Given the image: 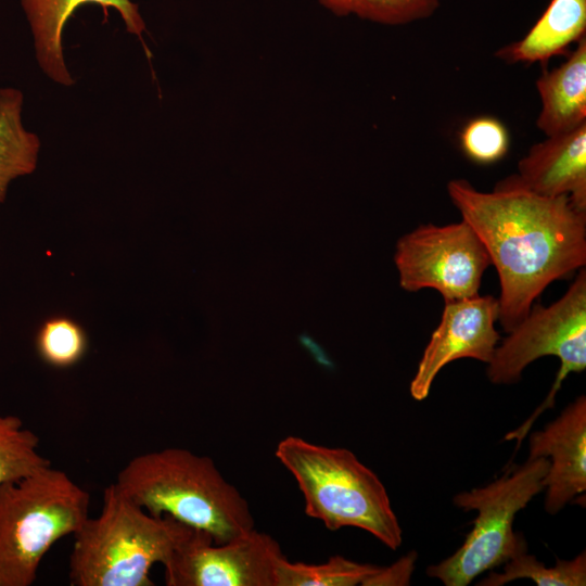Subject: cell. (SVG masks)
<instances>
[{"instance_id": "obj_1", "label": "cell", "mask_w": 586, "mask_h": 586, "mask_svg": "<svg viewBox=\"0 0 586 586\" xmlns=\"http://www.w3.org/2000/svg\"><path fill=\"white\" fill-rule=\"evenodd\" d=\"M447 191L496 267L498 320L505 332L525 318L552 281L585 267L586 212L575 208L569 196H542L505 179L492 192L454 179Z\"/></svg>"}, {"instance_id": "obj_2", "label": "cell", "mask_w": 586, "mask_h": 586, "mask_svg": "<svg viewBox=\"0 0 586 586\" xmlns=\"http://www.w3.org/2000/svg\"><path fill=\"white\" fill-rule=\"evenodd\" d=\"M114 484L149 513L207 532L215 544L255 528L250 504L215 461L186 448L137 455L122 468Z\"/></svg>"}, {"instance_id": "obj_3", "label": "cell", "mask_w": 586, "mask_h": 586, "mask_svg": "<svg viewBox=\"0 0 586 586\" xmlns=\"http://www.w3.org/2000/svg\"><path fill=\"white\" fill-rule=\"evenodd\" d=\"M193 530L149 513L112 483L104 488L100 513L73 536L69 585L152 586L153 565H164Z\"/></svg>"}, {"instance_id": "obj_4", "label": "cell", "mask_w": 586, "mask_h": 586, "mask_svg": "<svg viewBox=\"0 0 586 586\" xmlns=\"http://www.w3.org/2000/svg\"><path fill=\"white\" fill-rule=\"evenodd\" d=\"M275 456L295 479L308 517L330 531H367L392 550L402 545V527L383 483L354 453L290 435L278 443Z\"/></svg>"}, {"instance_id": "obj_5", "label": "cell", "mask_w": 586, "mask_h": 586, "mask_svg": "<svg viewBox=\"0 0 586 586\" xmlns=\"http://www.w3.org/2000/svg\"><path fill=\"white\" fill-rule=\"evenodd\" d=\"M89 493L46 467L0 485V586H31L51 547L89 518Z\"/></svg>"}, {"instance_id": "obj_6", "label": "cell", "mask_w": 586, "mask_h": 586, "mask_svg": "<svg viewBox=\"0 0 586 586\" xmlns=\"http://www.w3.org/2000/svg\"><path fill=\"white\" fill-rule=\"evenodd\" d=\"M548 468L545 457L527 458L492 483L457 494L455 506L477 512L473 528L451 556L430 565L426 574L446 586H466L527 547L523 535L513 531V521L544 489Z\"/></svg>"}, {"instance_id": "obj_7", "label": "cell", "mask_w": 586, "mask_h": 586, "mask_svg": "<svg viewBox=\"0 0 586 586\" xmlns=\"http://www.w3.org/2000/svg\"><path fill=\"white\" fill-rule=\"evenodd\" d=\"M495 348L487 364V378L494 384H512L523 370L543 356H556L560 368L555 383L531 420L507 435L522 440L535 417L553 405L557 392L571 372L586 368V270L581 268L564 295L545 307L535 304L525 318Z\"/></svg>"}, {"instance_id": "obj_8", "label": "cell", "mask_w": 586, "mask_h": 586, "mask_svg": "<svg viewBox=\"0 0 586 586\" xmlns=\"http://www.w3.org/2000/svg\"><path fill=\"white\" fill-rule=\"evenodd\" d=\"M394 260L404 290L431 288L445 302L477 296L484 271L492 265L484 244L463 219L419 226L398 240Z\"/></svg>"}, {"instance_id": "obj_9", "label": "cell", "mask_w": 586, "mask_h": 586, "mask_svg": "<svg viewBox=\"0 0 586 586\" xmlns=\"http://www.w3.org/2000/svg\"><path fill=\"white\" fill-rule=\"evenodd\" d=\"M283 556L277 539L255 528L224 544L194 528L164 564L165 584L275 586L276 566Z\"/></svg>"}, {"instance_id": "obj_10", "label": "cell", "mask_w": 586, "mask_h": 586, "mask_svg": "<svg viewBox=\"0 0 586 586\" xmlns=\"http://www.w3.org/2000/svg\"><path fill=\"white\" fill-rule=\"evenodd\" d=\"M498 298L492 295L445 302L441 321L433 331L410 382L416 400L429 396L437 373L449 362L473 358L488 364L500 340L495 329Z\"/></svg>"}, {"instance_id": "obj_11", "label": "cell", "mask_w": 586, "mask_h": 586, "mask_svg": "<svg viewBox=\"0 0 586 586\" xmlns=\"http://www.w3.org/2000/svg\"><path fill=\"white\" fill-rule=\"evenodd\" d=\"M545 457V510L557 514L586 491V397H577L528 437V457Z\"/></svg>"}, {"instance_id": "obj_12", "label": "cell", "mask_w": 586, "mask_h": 586, "mask_svg": "<svg viewBox=\"0 0 586 586\" xmlns=\"http://www.w3.org/2000/svg\"><path fill=\"white\" fill-rule=\"evenodd\" d=\"M505 180L542 196L566 195L586 212V123L534 144Z\"/></svg>"}, {"instance_id": "obj_13", "label": "cell", "mask_w": 586, "mask_h": 586, "mask_svg": "<svg viewBox=\"0 0 586 586\" xmlns=\"http://www.w3.org/2000/svg\"><path fill=\"white\" fill-rule=\"evenodd\" d=\"M34 36L37 60L54 81L69 86L71 77L62 51L63 28L73 12L82 4L95 3L113 8L120 14L129 33L140 36L144 22L131 0H21Z\"/></svg>"}, {"instance_id": "obj_14", "label": "cell", "mask_w": 586, "mask_h": 586, "mask_svg": "<svg viewBox=\"0 0 586 586\" xmlns=\"http://www.w3.org/2000/svg\"><path fill=\"white\" fill-rule=\"evenodd\" d=\"M542 110L536 126L547 137L571 131L586 123V38L560 66L536 80Z\"/></svg>"}, {"instance_id": "obj_15", "label": "cell", "mask_w": 586, "mask_h": 586, "mask_svg": "<svg viewBox=\"0 0 586 586\" xmlns=\"http://www.w3.org/2000/svg\"><path fill=\"white\" fill-rule=\"evenodd\" d=\"M586 0H551L543 15L520 40L498 49L507 63L546 64L585 37Z\"/></svg>"}, {"instance_id": "obj_16", "label": "cell", "mask_w": 586, "mask_h": 586, "mask_svg": "<svg viewBox=\"0 0 586 586\" xmlns=\"http://www.w3.org/2000/svg\"><path fill=\"white\" fill-rule=\"evenodd\" d=\"M23 93L0 88V204L9 183L31 174L37 166L40 141L22 123Z\"/></svg>"}, {"instance_id": "obj_17", "label": "cell", "mask_w": 586, "mask_h": 586, "mask_svg": "<svg viewBox=\"0 0 586 586\" xmlns=\"http://www.w3.org/2000/svg\"><path fill=\"white\" fill-rule=\"evenodd\" d=\"M381 566L334 555L320 564L291 562L283 556L276 566L275 586H365Z\"/></svg>"}, {"instance_id": "obj_18", "label": "cell", "mask_w": 586, "mask_h": 586, "mask_svg": "<svg viewBox=\"0 0 586 586\" xmlns=\"http://www.w3.org/2000/svg\"><path fill=\"white\" fill-rule=\"evenodd\" d=\"M501 573L491 572L480 586H502L520 578H530L538 586H585L586 555L585 551L572 560H559L553 566H545L527 547L519 550L505 563Z\"/></svg>"}, {"instance_id": "obj_19", "label": "cell", "mask_w": 586, "mask_h": 586, "mask_svg": "<svg viewBox=\"0 0 586 586\" xmlns=\"http://www.w3.org/2000/svg\"><path fill=\"white\" fill-rule=\"evenodd\" d=\"M38 435L14 415L0 413V485L51 466L39 450Z\"/></svg>"}, {"instance_id": "obj_20", "label": "cell", "mask_w": 586, "mask_h": 586, "mask_svg": "<svg viewBox=\"0 0 586 586\" xmlns=\"http://www.w3.org/2000/svg\"><path fill=\"white\" fill-rule=\"evenodd\" d=\"M35 346L44 364L56 369H67L86 356L89 340L86 330L76 320L67 316H53L39 327Z\"/></svg>"}, {"instance_id": "obj_21", "label": "cell", "mask_w": 586, "mask_h": 586, "mask_svg": "<svg viewBox=\"0 0 586 586\" xmlns=\"http://www.w3.org/2000/svg\"><path fill=\"white\" fill-rule=\"evenodd\" d=\"M337 16L355 15L382 25H405L430 17L440 0H319Z\"/></svg>"}, {"instance_id": "obj_22", "label": "cell", "mask_w": 586, "mask_h": 586, "mask_svg": "<svg viewBox=\"0 0 586 586\" xmlns=\"http://www.w3.org/2000/svg\"><path fill=\"white\" fill-rule=\"evenodd\" d=\"M464 155L476 164L489 165L508 153L510 136L507 127L496 117L476 116L470 119L459 136Z\"/></svg>"}, {"instance_id": "obj_23", "label": "cell", "mask_w": 586, "mask_h": 586, "mask_svg": "<svg viewBox=\"0 0 586 586\" xmlns=\"http://www.w3.org/2000/svg\"><path fill=\"white\" fill-rule=\"evenodd\" d=\"M417 556L412 552L392 564L381 566L378 573L370 577L365 586L407 585L413 570Z\"/></svg>"}]
</instances>
